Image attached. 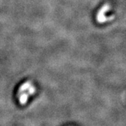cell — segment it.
Returning a JSON list of instances; mask_svg holds the SVG:
<instances>
[{
  "label": "cell",
  "instance_id": "6da1fadb",
  "mask_svg": "<svg viewBox=\"0 0 126 126\" xmlns=\"http://www.w3.org/2000/svg\"><path fill=\"white\" fill-rule=\"evenodd\" d=\"M109 9V6L108 5H105L104 6H103L102 9L99 11V14H97V20L99 21V23H102V22H104L106 20H107V18H105V16H104V14H105V12Z\"/></svg>",
  "mask_w": 126,
  "mask_h": 126
}]
</instances>
